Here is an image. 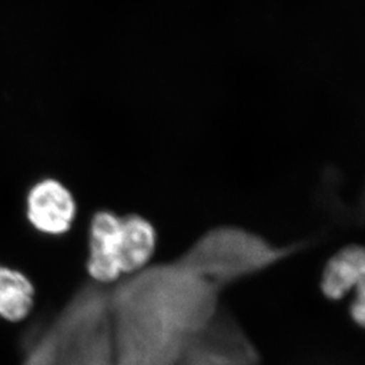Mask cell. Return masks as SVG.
<instances>
[{"label": "cell", "mask_w": 365, "mask_h": 365, "mask_svg": "<svg viewBox=\"0 0 365 365\" xmlns=\"http://www.w3.org/2000/svg\"><path fill=\"white\" fill-rule=\"evenodd\" d=\"M121 215L108 207L91 214L87 234L86 271L88 280L110 286L123 279L120 266Z\"/></svg>", "instance_id": "277c9868"}, {"label": "cell", "mask_w": 365, "mask_h": 365, "mask_svg": "<svg viewBox=\"0 0 365 365\" xmlns=\"http://www.w3.org/2000/svg\"><path fill=\"white\" fill-rule=\"evenodd\" d=\"M365 281V246L348 245L337 250L324 264L319 289L324 298L341 302Z\"/></svg>", "instance_id": "5b68a950"}, {"label": "cell", "mask_w": 365, "mask_h": 365, "mask_svg": "<svg viewBox=\"0 0 365 365\" xmlns=\"http://www.w3.org/2000/svg\"><path fill=\"white\" fill-rule=\"evenodd\" d=\"M36 287L21 269L0 264V319L19 323L35 306Z\"/></svg>", "instance_id": "52a82bcc"}, {"label": "cell", "mask_w": 365, "mask_h": 365, "mask_svg": "<svg viewBox=\"0 0 365 365\" xmlns=\"http://www.w3.org/2000/svg\"><path fill=\"white\" fill-rule=\"evenodd\" d=\"M305 243L281 246L241 225H214L185 250L225 289L275 267L304 250Z\"/></svg>", "instance_id": "7a4b0ae2"}, {"label": "cell", "mask_w": 365, "mask_h": 365, "mask_svg": "<svg viewBox=\"0 0 365 365\" xmlns=\"http://www.w3.org/2000/svg\"><path fill=\"white\" fill-rule=\"evenodd\" d=\"M158 245V232L151 220L138 212L121 215L120 266L123 277L152 264Z\"/></svg>", "instance_id": "8992f818"}, {"label": "cell", "mask_w": 365, "mask_h": 365, "mask_svg": "<svg viewBox=\"0 0 365 365\" xmlns=\"http://www.w3.org/2000/svg\"><path fill=\"white\" fill-rule=\"evenodd\" d=\"M352 292L354 295L348 307L349 318L355 327L365 330V281Z\"/></svg>", "instance_id": "ba28073f"}, {"label": "cell", "mask_w": 365, "mask_h": 365, "mask_svg": "<svg viewBox=\"0 0 365 365\" xmlns=\"http://www.w3.org/2000/svg\"><path fill=\"white\" fill-rule=\"evenodd\" d=\"M227 291L182 250L108 286L112 341L128 359L182 350L210 323Z\"/></svg>", "instance_id": "6da1fadb"}, {"label": "cell", "mask_w": 365, "mask_h": 365, "mask_svg": "<svg viewBox=\"0 0 365 365\" xmlns=\"http://www.w3.org/2000/svg\"><path fill=\"white\" fill-rule=\"evenodd\" d=\"M78 204L71 187L55 177L32 182L25 196V216L36 232L48 237H62L71 232L78 218Z\"/></svg>", "instance_id": "3957f363"}]
</instances>
